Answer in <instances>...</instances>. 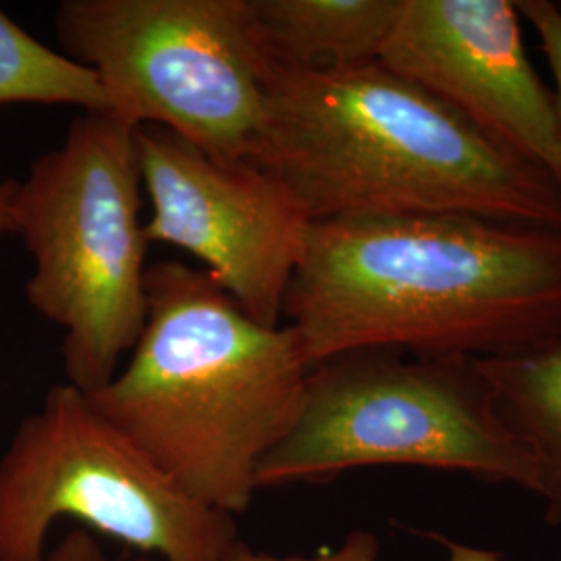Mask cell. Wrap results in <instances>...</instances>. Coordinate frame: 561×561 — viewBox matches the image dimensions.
Masks as SVG:
<instances>
[{"label":"cell","instance_id":"obj_9","mask_svg":"<svg viewBox=\"0 0 561 561\" xmlns=\"http://www.w3.org/2000/svg\"><path fill=\"white\" fill-rule=\"evenodd\" d=\"M381 62L553 178L556 101L514 0H401Z\"/></svg>","mask_w":561,"mask_h":561},{"label":"cell","instance_id":"obj_11","mask_svg":"<svg viewBox=\"0 0 561 561\" xmlns=\"http://www.w3.org/2000/svg\"><path fill=\"white\" fill-rule=\"evenodd\" d=\"M477 364L502 421L535 460L545 520L561 526V335Z\"/></svg>","mask_w":561,"mask_h":561},{"label":"cell","instance_id":"obj_8","mask_svg":"<svg viewBox=\"0 0 561 561\" xmlns=\"http://www.w3.org/2000/svg\"><path fill=\"white\" fill-rule=\"evenodd\" d=\"M148 243L175 245L266 327L283 304L312 221L275 175L225 159L157 125L136 127Z\"/></svg>","mask_w":561,"mask_h":561},{"label":"cell","instance_id":"obj_14","mask_svg":"<svg viewBox=\"0 0 561 561\" xmlns=\"http://www.w3.org/2000/svg\"><path fill=\"white\" fill-rule=\"evenodd\" d=\"M516 7L520 18L528 21L537 32L542 55L547 57L556 81L553 101L558 119V162L553 171V181L561 190V7L551 0H518Z\"/></svg>","mask_w":561,"mask_h":561},{"label":"cell","instance_id":"obj_2","mask_svg":"<svg viewBox=\"0 0 561 561\" xmlns=\"http://www.w3.org/2000/svg\"><path fill=\"white\" fill-rule=\"evenodd\" d=\"M312 222L463 215L561 231V190L381 60L343 71L271 67L252 154Z\"/></svg>","mask_w":561,"mask_h":561},{"label":"cell","instance_id":"obj_5","mask_svg":"<svg viewBox=\"0 0 561 561\" xmlns=\"http://www.w3.org/2000/svg\"><path fill=\"white\" fill-rule=\"evenodd\" d=\"M368 466L537 489L535 460L502 421L477 358L364 350L314 366L298 421L261 463L259 489L335 481Z\"/></svg>","mask_w":561,"mask_h":561},{"label":"cell","instance_id":"obj_12","mask_svg":"<svg viewBox=\"0 0 561 561\" xmlns=\"http://www.w3.org/2000/svg\"><path fill=\"white\" fill-rule=\"evenodd\" d=\"M7 104H65L83 113L108 111L94 71L34 38L0 9V106Z\"/></svg>","mask_w":561,"mask_h":561},{"label":"cell","instance_id":"obj_13","mask_svg":"<svg viewBox=\"0 0 561 561\" xmlns=\"http://www.w3.org/2000/svg\"><path fill=\"white\" fill-rule=\"evenodd\" d=\"M449 556L447 561H505L502 553L497 551H486L479 547H468L460 542L447 541ZM381 553V545L375 533L370 530H352L337 549L333 551H324L321 556H312V558H300V556H289V558H279V556H271V553H262L254 551L250 545L241 541L227 561H379ZM134 561H152L148 558Z\"/></svg>","mask_w":561,"mask_h":561},{"label":"cell","instance_id":"obj_4","mask_svg":"<svg viewBox=\"0 0 561 561\" xmlns=\"http://www.w3.org/2000/svg\"><path fill=\"white\" fill-rule=\"evenodd\" d=\"M136 127L83 113L15 185V233L32 254L25 296L62 329L67 382L92 396L140 340L146 250Z\"/></svg>","mask_w":561,"mask_h":561},{"label":"cell","instance_id":"obj_1","mask_svg":"<svg viewBox=\"0 0 561 561\" xmlns=\"http://www.w3.org/2000/svg\"><path fill=\"white\" fill-rule=\"evenodd\" d=\"M283 319L310 370L364 350L526 352L561 335V231L463 215L312 222Z\"/></svg>","mask_w":561,"mask_h":561},{"label":"cell","instance_id":"obj_16","mask_svg":"<svg viewBox=\"0 0 561 561\" xmlns=\"http://www.w3.org/2000/svg\"><path fill=\"white\" fill-rule=\"evenodd\" d=\"M15 185L18 181L0 180V236L15 233Z\"/></svg>","mask_w":561,"mask_h":561},{"label":"cell","instance_id":"obj_3","mask_svg":"<svg viewBox=\"0 0 561 561\" xmlns=\"http://www.w3.org/2000/svg\"><path fill=\"white\" fill-rule=\"evenodd\" d=\"M146 294L140 340L90 400L183 491L236 518L300 416L310 368L287 324L254 321L204 268L154 262Z\"/></svg>","mask_w":561,"mask_h":561},{"label":"cell","instance_id":"obj_10","mask_svg":"<svg viewBox=\"0 0 561 561\" xmlns=\"http://www.w3.org/2000/svg\"><path fill=\"white\" fill-rule=\"evenodd\" d=\"M271 67L343 71L381 60L401 0H248Z\"/></svg>","mask_w":561,"mask_h":561},{"label":"cell","instance_id":"obj_6","mask_svg":"<svg viewBox=\"0 0 561 561\" xmlns=\"http://www.w3.org/2000/svg\"><path fill=\"white\" fill-rule=\"evenodd\" d=\"M162 561H227L238 522L198 502L69 382L48 389L0 458V561H42L59 520Z\"/></svg>","mask_w":561,"mask_h":561},{"label":"cell","instance_id":"obj_17","mask_svg":"<svg viewBox=\"0 0 561 561\" xmlns=\"http://www.w3.org/2000/svg\"><path fill=\"white\" fill-rule=\"evenodd\" d=\"M560 7H561V4H560Z\"/></svg>","mask_w":561,"mask_h":561},{"label":"cell","instance_id":"obj_7","mask_svg":"<svg viewBox=\"0 0 561 561\" xmlns=\"http://www.w3.org/2000/svg\"><path fill=\"white\" fill-rule=\"evenodd\" d=\"M57 36L101 81L108 113L250 161L271 65L248 0H65Z\"/></svg>","mask_w":561,"mask_h":561},{"label":"cell","instance_id":"obj_15","mask_svg":"<svg viewBox=\"0 0 561 561\" xmlns=\"http://www.w3.org/2000/svg\"><path fill=\"white\" fill-rule=\"evenodd\" d=\"M42 561H113L101 542L85 528H71L55 547H50Z\"/></svg>","mask_w":561,"mask_h":561}]
</instances>
